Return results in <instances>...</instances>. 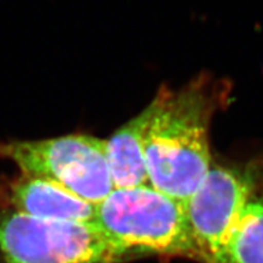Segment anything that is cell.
<instances>
[{
  "instance_id": "5b68a950",
  "label": "cell",
  "mask_w": 263,
  "mask_h": 263,
  "mask_svg": "<svg viewBox=\"0 0 263 263\" xmlns=\"http://www.w3.org/2000/svg\"><path fill=\"white\" fill-rule=\"evenodd\" d=\"M251 183L234 170L215 167L184 202L186 218L205 263H213L251 199Z\"/></svg>"
},
{
  "instance_id": "ba28073f",
  "label": "cell",
  "mask_w": 263,
  "mask_h": 263,
  "mask_svg": "<svg viewBox=\"0 0 263 263\" xmlns=\"http://www.w3.org/2000/svg\"><path fill=\"white\" fill-rule=\"evenodd\" d=\"M213 263H263V202L248 203Z\"/></svg>"
},
{
  "instance_id": "3957f363",
  "label": "cell",
  "mask_w": 263,
  "mask_h": 263,
  "mask_svg": "<svg viewBox=\"0 0 263 263\" xmlns=\"http://www.w3.org/2000/svg\"><path fill=\"white\" fill-rule=\"evenodd\" d=\"M0 159L12 161L22 174L57 183L93 205L103 202L115 189L106 140L91 136L0 141Z\"/></svg>"
},
{
  "instance_id": "52a82bcc",
  "label": "cell",
  "mask_w": 263,
  "mask_h": 263,
  "mask_svg": "<svg viewBox=\"0 0 263 263\" xmlns=\"http://www.w3.org/2000/svg\"><path fill=\"white\" fill-rule=\"evenodd\" d=\"M150 107L115 132L106 140V156L115 189L150 185L144 155V137Z\"/></svg>"
},
{
  "instance_id": "277c9868",
  "label": "cell",
  "mask_w": 263,
  "mask_h": 263,
  "mask_svg": "<svg viewBox=\"0 0 263 263\" xmlns=\"http://www.w3.org/2000/svg\"><path fill=\"white\" fill-rule=\"evenodd\" d=\"M120 255L94 222H59L0 209V263H116Z\"/></svg>"
},
{
  "instance_id": "7a4b0ae2",
  "label": "cell",
  "mask_w": 263,
  "mask_h": 263,
  "mask_svg": "<svg viewBox=\"0 0 263 263\" xmlns=\"http://www.w3.org/2000/svg\"><path fill=\"white\" fill-rule=\"evenodd\" d=\"M94 223L121 259L136 254H156L202 261L184 203L150 185L114 189L97 205Z\"/></svg>"
},
{
  "instance_id": "8992f818",
  "label": "cell",
  "mask_w": 263,
  "mask_h": 263,
  "mask_svg": "<svg viewBox=\"0 0 263 263\" xmlns=\"http://www.w3.org/2000/svg\"><path fill=\"white\" fill-rule=\"evenodd\" d=\"M9 209L35 218L59 222H94L97 205L85 201L64 186L22 174L5 186Z\"/></svg>"
},
{
  "instance_id": "6da1fadb",
  "label": "cell",
  "mask_w": 263,
  "mask_h": 263,
  "mask_svg": "<svg viewBox=\"0 0 263 263\" xmlns=\"http://www.w3.org/2000/svg\"><path fill=\"white\" fill-rule=\"evenodd\" d=\"M144 137L149 184L185 202L211 170L209 121L212 105L200 87L178 93L161 89L149 105Z\"/></svg>"
}]
</instances>
